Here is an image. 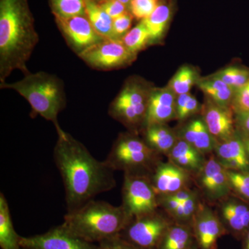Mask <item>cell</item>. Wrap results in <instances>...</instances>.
<instances>
[{
  "label": "cell",
  "mask_w": 249,
  "mask_h": 249,
  "mask_svg": "<svg viewBox=\"0 0 249 249\" xmlns=\"http://www.w3.org/2000/svg\"><path fill=\"white\" fill-rule=\"evenodd\" d=\"M53 160L65 187L67 212L76 211L116 186L114 170L67 132L58 136Z\"/></svg>",
  "instance_id": "cell-1"
},
{
  "label": "cell",
  "mask_w": 249,
  "mask_h": 249,
  "mask_svg": "<svg viewBox=\"0 0 249 249\" xmlns=\"http://www.w3.org/2000/svg\"><path fill=\"white\" fill-rule=\"evenodd\" d=\"M39 37L26 0H0V84L14 70L30 73L27 65Z\"/></svg>",
  "instance_id": "cell-2"
},
{
  "label": "cell",
  "mask_w": 249,
  "mask_h": 249,
  "mask_svg": "<svg viewBox=\"0 0 249 249\" xmlns=\"http://www.w3.org/2000/svg\"><path fill=\"white\" fill-rule=\"evenodd\" d=\"M131 219L121 205L93 199L67 212L62 224L73 235L95 244L119 235Z\"/></svg>",
  "instance_id": "cell-3"
},
{
  "label": "cell",
  "mask_w": 249,
  "mask_h": 249,
  "mask_svg": "<svg viewBox=\"0 0 249 249\" xmlns=\"http://www.w3.org/2000/svg\"><path fill=\"white\" fill-rule=\"evenodd\" d=\"M0 88L14 90L25 98L33 112L54 124L58 136L65 132L59 124L58 116L65 107L66 98L63 83L58 77L44 71L29 73L16 83H1Z\"/></svg>",
  "instance_id": "cell-4"
},
{
  "label": "cell",
  "mask_w": 249,
  "mask_h": 249,
  "mask_svg": "<svg viewBox=\"0 0 249 249\" xmlns=\"http://www.w3.org/2000/svg\"><path fill=\"white\" fill-rule=\"evenodd\" d=\"M160 156L143 139L130 132L118 137L105 160L114 171L150 176L160 161Z\"/></svg>",
  "instance_id": "cell-5"
},
{
  "label": "cell",
  "mask_w": 249,
  "mask_h": 249,
  "mask_svg": "<svg viewBox=\"0 0 249 249\" xmlns=\"http://www.w3.org/2000/svg\"><path fill=\"white\" fill-rule=\"evenodd\" d=\"M152 89L140 80H129L111 103L108 113L132 132L143 127Z\"/></svg>",
  "instance_id": "cell-6"
},
{
  "label": "cell",
  "mask_w": 249,
  "mask_h": 249,
  "mask_svg": "<svg viewBox=\"0 0 249 249\" xmlns=\"http://www.w3.org/2000/svg\"><path fill=\"white\" fill-rule=\"evenodd\" d=\"M173 220L160 210L134 218L124 227L119 236L139 249H157Z\"/></svg>",
  "instance_id": "cell-7"
},
{
  "label": "cell",
  "mask_w": 249,
  "mask_h": 249,
  "mask_svg": "<svg viewBox=\"0 0 249 249\" xmlns=\"http://www.w3.org/2000/svg\"><path fill=\"white\" fill-rule=\"evenodd\" d=\"M121 206L131 219L159 209L158 196L148 175L124 173Z\"/></svg>",
  "instance_id": "cell-8"
},
{
  "label": "cell",
  "mask_w": 249,
  "mask_h": 249,
  "mask_svg": "<svg viewBox=\"0 0 249 249\" xmlns=\"http://www.w3.org/2000/svg\"><path fill=\"white\" fill-rule=\"evenodd\" d=\"M78 55L91 68L103 71L127 66L137 58L122 41L105 38Z\"/></svg>",
  "instance_id": "cell-9"
},
{
  "label": "cell",
  "mask_w": 249,
  "mask_h": 249,
  "mask_svg": "<svg viewBox=\"0 0 249 249\" xmlns=\"http://www.w3.org/2000/svg\"><path fill=\"white\" fill-rule=\"evenodd\" d=\"M193 181L207 204L215 205L232 193L227 170L214 153L206 159L202 169L193 178Z\"/></svg>",
  "instance_id": "cell-10"
},
{
  "label": "cell",
  "mask_w": 249,
  "mask_h": 249,
  "mask_svg": "<svg viewBox=\"0 0 249 249\" xmlns=\"http://www.w3.org/2000/svg\"><path fill=\"white\" fill-rule=\"evenodd\" d=\"M19 243L25 249H98V245L73 235L62 224L43 234L21 237Z\"/></svg>",
  "instance_id": "cell-11"
},
{
  "label": "cell",
  "mask_w": 249,
  "mask_h": 249,
  "mask_svg": "<svg viewBox=\"0 0 249 249\" xmlns=\"http://www.w3.org/2000/svg\"><path fill=\"white\" fill-rule=\"evenodd\" d=\"M215 205L214 211L227 234L242 240L249 229V202L231 193Z\"/></svg>",
  "instance_id": "cell-12"
},
{
  "label": "cell",
  "mask_w": 249,
  "mask_h": 249,
  "mask_svg": "<svg viewBox=\"0 0 249 249\" xmlns=\"http://www.w3.org/2000/svg\"><path fill=\"white\" fill-rule=\"evenodd\" d=\"M55 18L69 46L78 55L104 39L93 29L85 16Z\"/></svg>",
  "instance_id": "cell-13"
},
{
  "label": "cell",
  "mask_w": 249,
  "mask_h": 249,
  "mask_svg": "<svg viewBox=\"0 0 249 249\" xmlns=\"http://www.w3.org/2000/svg\"><path fill=\"white\" fill-rule=\"evenodd\" d=\"M192 227L199 249H217L219 239L227 235L215 211L204 202L195 216Z\"/></svg>",
  "instance_id": "cell-14"
},
{
  "label": "cell",
  "mask_w": 249,
  "mask_h": 249,
  "mask_svg": "<svg viewBox=\"0 0 249 249\" xmlns=\"http://www.w3.org/2000/svg\"><path fill=\"white\" fill-rule=\"evenodd\" d=\"M149 177L157 196L173 194L188 188L193 180L191 173L170 160H160Z\"/></svg>",
  "instance_id": "cell-15"
},
{
  "label": "cell",
  "mask_w": 249,
  "mask_h": 249,
  "mask_svg": "<svg viewBox=\"0 0 249 249\" xmlns=\"http://www.w3.org/2000/svg\"><path fill=\"white\" fill-rule=\"evenodd\" d=\"M202 111L203 119L215 143L224 142L237 134L235 114L231 107L219 106L206 97Z\"/></svg>",
  "instance_id": "cell-16"
},
{
  "label": "cell",
  "mask_w": 249,
  "mask_h": 249,
  "mask_svg": "<svg viewBox=\"0 0 249 249\" xmlns=\"http://www.w3.org/2000/svg\"><path fill=\"white\" fill-rule=\"evenodd\" d=\"M177 95L168 87L152 88L143 128L153 124H165L176 119Z\"/></svg>",
  "instance_id": "cell-17"
},
{
  "label": "cell",
  "mask_w": 249,
  "mask_h": 249,
  "mask_svg": "<svg viewBox=\"0 0 249 249\" xmlns=\"http://www.w3.org/2000/svg\"><path fill=\"white\" fill-rule=\"evenodd\" d=\"M214 155L228 170L249 171V161L243 139L238 133L224 142H216Z\"/></svg>",
  "instance_id": "cell-18"
},
{
  "label": "cell",
  "mask_w": 249,
  "mask_h": 249,
  "mask_svg": "<svg viewBox=\"0 0 249 249\" xmlns=\"http://www.w3.org/2000/svg\"><path fill=\"white\" fill-rule=\"evenodd\" d=\"M167 157L168 160L191 173L193 178L202 169L206 160V156L178 137Z\"/></svg>",
  "instance_id": "cell-19"
},
{
  "label": "cell",
  "mask_w": 249,
  "mask_h": 249,
  "mask_svg": "<svg viewBox=\"0 0 249 249\" xmlns=\"http://www.w3.org/2000/svg\"><path fill=\"white\" fill-rule=\"evenodd\" d=\"M178 138L183 139L205 156L214 153L215 141L210 133L203 118L188 122L181 129Z\"/></svg>",
  "instance_id": "cell-20"
},
{
  "label": "cell",
  "mask_w": 249,
  "mask_h": 249,
  "mask_svg": "<svg viewBox=\"0 0 249 249\" xmlns=\"http://www.w3.org/2000/svg\"><path fill=\"white\" fill-rule=\"evenodd\" d=\"M142 139L157 154L167 156L176 143L178 136L165 124H153L144 127Z\"/></svg>",
  "instance_id": "cell-21"
},
{
  "label": "cell",
  "mask_w": 249,
  "mask_h": 249,
  "mask_svg": "<svg viewBox=\"0 0 249 249\" xmlns=\"http://www.w3.org/2000/svg\"><path fill=\"white\" fill-rule=\"evenodd\" d=\"M196 85L206 97L216 104L223 107H231V106L235 91L214 75L199 78Z\"/></svg>",
  "instance_id": "cell-22"
},
{
  "label": "cell",
  "mask_w": 249,
  "mask_h": 249,
  "mask_svg": "<svg viewBox=\"0 0 249 249\" xmlns=\"http://www.w3.org/2000/svg\"><path fill=\"white\" fill-rule=\"evenodd\" d=\"M21 236L14 229L9 206L4 193H0V247L1 249H21Z\"/></svg>",
  "instance_id": "cell-23"
},
{
  "label": "cell",
  "mask_w": 249,
  "mask_h": 249,
  "mask_svg": "<svg viewBox=\"0 0 249 249\" xmlns=\"http://www.w3.org/2000/svg\"><path fill=\"white\" fill-rule=\"evenodd\" d=\"M195 242L191 226L173 223L162 237L157 249H188Z\"/></svg>",
  "instance_id": "cell-24"
},
{
  "label": "cell",
  "mask_w": 249,
  "mask_h": 249,
  "mask_svg": "<svg viewBox=\"0 0 249 249\" xmlns=\"http://www.w3.org/2000/svg\"><path fill=\"white\" fill-rule=\"evenodd\" d=\"M85 14L98 35L103 38L113 39L112 18L94 0H84Z\"/></svg>",
  "instance_id": "cell-25"
},
{
  "label": "cell",
  "mask_w": 249,
  "mask_h": 249,
  "mask_svg": "<svg viewBox=\"0 0 249 249\" xmlns=\"http://www.w3.org/2000/svg\"><path fill=\"white\" fill-rule=\"evenodd\" d=\"M171 17V9L168 4L160 3L149 17L142 19L149 35L150 44L160 40L164 35Z\"/></svg>",
  "instance_id": "cell-26"
},
{
  "label": "cell",
  "mask_w": 249,
  "mask_h": 249,
  "mask_svg": "<svg viewBox=\"0 0 249 249\" xmlns=\"http://www.w3.org/2000/svg\"><path fill=\"white\" fill-rule=\"evenodd\" d=\"M202 203V198L199 193H198L196 196L181 203L179 206L168 216L174 223L192 227L195 216Z\"/></svg>",
  "instance_id": "cell-27"
},
{
  "label": "cell",
  "mask_w": 249,
  "mask_h": 249,
  "mask_svg": "<svg viewBox=\"0 0 249 249\" xmlns=\"http://www.w3.org/2000/svg\"><path fill=\"white\" fill-rule=\"evenodd\" d=\"M199 78L196 72L191 67L184 65L180 67L174 75L168 87L177 96L189 93Z\"/></svg>",
  "instance_id": "cell-28"
},
{
  "label": "cell",
  "mask_w": 249,
  "mask_h": 249,
  "mask_svg": "<svg viewBox=\"0 0 249 249\" xmlns=\"http://www.w3.org/2000/svg\"><path fill=\"white\" fill-rule=\"evenodd\" d=\"M121 41L131 53L137 55L139 52L150 44V35L144 22L141 21L136 27L129 31Z\"/></svg>",
  "instance_id": "cell-29"
},
{
  "label": "cell",
  "mask_w": 249,
  "mask_h": 249,
  "mask_svg": "<svg viewBox=\"0 0 249 249\" xmlns=\"http://www.w3.org/2000/svg\"><path fill=\"white\" fill-rule=\"evenodd\" d=\"M234 89L243 87L249 80V68L244 66H229L213 74Z\"/></svg>",
  "instance_id": "cell-30"
},
{
  "label": "cell",
  "mask_w": 249,
  "mask_h": 249,
  "mask_svg": "<svg viewBox=\"0 0 249 249\" xmlns=\"http://www.w3.org/2000/svg\"><path fill=\"white\" fill-rule=\"evenodd\" d=\"M55 18L86 16L84 0H51Z\"/></svg>",
  "instance_id": "cell-31"
},
{
  "label": "cell",
  "mask_w": 249,
  "mask_h": 249,
  "mask_svg": "<svg viewBox=\"0 0 249 249\" xmlns=\"http://www.w3.org/2000/svg\"><path fill=\"white\" fill-rule=\"evenodd\" d=\"M227 170L232 194L249 202V171Z\"/></svg>",
  "instance_id": "cell-32"
},
{
  "label": "cell",
  "mask_w": 249,
  "mask_h": 249,
  "mask_svg": "<svg viewBox=\"0 0 249 249\" xmlns=\"http://www.w3.org/2000/svg\"><path fill=\"white\" fill-rule=\"evenodd\" d=\"M201 109L199 101L191 93H183L177 96V117L179 121H184L195 115Z\"/></svg>",
  "instance_id": "cell-33"
},
{
  "label": "cell",
  "mask_w": 249,
  "mask_h": 249,
  "mask_svg": "<svg viewBox=\"0 0 249 249\" xmlns=\"http://www.w3.org/2000/svg\"><path fill=\"white\" fill-rule=\"evenodd\" d=\"M158 4L159 0H132L129 11L136 19L142 20L154 12Z\"/></svg>",
  "instance_id": "cell-34"
},
{
  "label": "cell",
  "mask_w": 249,
  "mask_h": 249,
  "mask_svg": "<svg viewBox=\"0 0 249 249\" xmlns=\"http://www.w3.org/2000/svg\"><path fill=\"white\" fill-rule=\"evenodd\" d=\"M231 107L235 114L249 112V80L234 93Z\"/></svg>",
  "instance_id": "cell-35"
},
{
  "label": "cell",
  "mask_w": 249,
  "mask_h": 249,
  "mask_svg": "<svg viewBox=\"0 0 249 249\" xmlns=\"http://www.w3.org/2000/svg\"><path fill=\"white\" fill-rule=\"evenodd\" d=\"M134 16L129 11L112 19V32L114 40H121L132 26Z\"/></svg>",
  "instance_id": "cell-36"
},
{
  "label": "cell",
  "mask_w": 249,
  "mask_h": 249,
  "mask_svg": "<svg viewBox=\"0 0 249 249\" xmlns=\"http://www.w3.org/2000/svg\"><path fill=\"white\" fill-rule=\"evenodd\" d=\"M98 4L109 17L112 18V19L129 11L124 5L118 0H107L98 3Z\"/></svg>",
  "instance_id": "cell-37"
},
{
  "label": "cell",
  "mask_w": 249,
  "mask_h": 249,
  "mask_svg": "<svg viewBox=\"0 0 249 249\" xmlns=\"http://www.w3.org/2000/svg\"><path fill=\"white\" fill-rule=\"evenodd\" d=\"M98 249H139L117 235L101 241L98 243Z\"/></svg>",
  "instance_id": "cell-38"
},
{
  "label": "cell",
  "mask_w": 249,
  "mask_h": 249,
  "mask_svg": "<svg viewBox=\"0 0 249 249\" xmlns=\"http://www.w3.org/2000/svg\"><path fill=\"white\" fill-rule=\"evenodd\" d=\"M235 127L241 137H249V112L235 114Z\"/></svg>",
  "instance_id": "cell-39"
},
{
  "label": "cell",
  "mask_w": 249,
  "mask_h": 249,
  "mask_svg": "<svg viewBox=\"0 0 249 249\" xmlns=\"http://www.w3.org/2000/svg\"><path fill=\"white\" fill-rule=\"evenodd\" d=\"M241 242H242V249H249V229L242 237Z\"/></svg>",
  "instance_id": "cell-40"
},
{
  "label": "cell",
  "mask_w": 249,
  "mask_h": 249,
  "mask_svg": "<svg viewBox=\"0 0 249 249\" xmlns=\"http://www.w3.org/2000/svg\"><path fill=\"white\" fill-rule=\"evenodd\" d=\"M242 137L243 139L244 143H245L246 151H247V157L249 161V137Z\"/></svg>",
  "instance_id": "cell-41"
},
{
  "label": "cell",
  "mask_w": 249,
  "mask_h": 249,
  "mask_svg": "<svg viewBox=\"0 0 249 249\" xmlns=\"http://www.w3.org/2000/svg\"><path fill=\"white\" fill-rule=\"evenodd\" d=\"M118 1H120L121 3H122L124 5V6H125L129 11L131 3H132V0H118Z\"/></svg>",
  "instance_id": "cell-42"
},
{
  "label": "cell",
  "mask_w": 249,
  "mask_h": 249,
  "mask_svg": "<svg viewBox=\"0 0 249 249\" xmlns=\"http://www.w3.org/2000/svg\"><path fill=\"white\" fill-rule=\"evenodd\" d=\"M188 249H199V247H198L197 244H196V241L193 243V245L191 246Z\"/></svg>",
  "instance_id": "cell-43"
},
{
  "label": "cell",
  "mask_w": 249,
  "mask_h": 249,
  "mask_svg": "<svg viewBox=\"0 0 249 249\" xmlns=\"http://www.w3.org/2000/svg\"><path fill=\"white\" fill-rule=\"evenodd\" d=\"M94 1H96V2H97V1H98V3H100V2H103V1H107V0H94Z\"/></svg>",
  "instance_id": "cell-44"
},
{
  "label": "cell",
  "mask_w": 249,
  "mask_h": 249,
  "mask_svg": "<svg viewBox=\"0 0 249 249\" xmlns=\"http://www.w3.org/2000/svg\"><path fill=\"white\" fill-rule=\"evenodd\" d=\"M21 249H22V248H21Z\"/></svg>",
  "instance_id": "cell-45"
}]
</instances>
